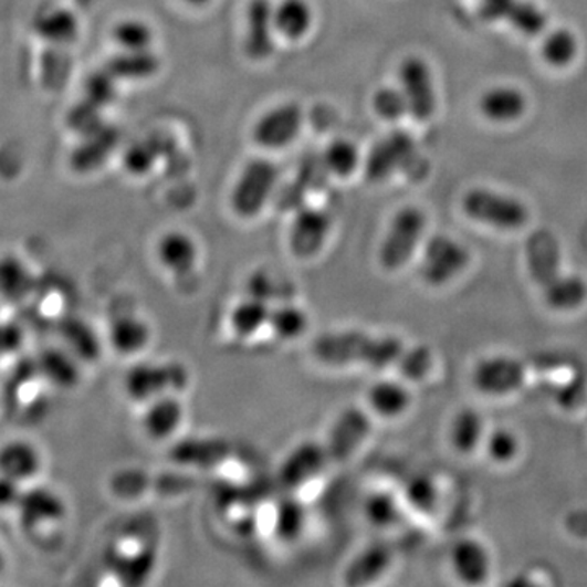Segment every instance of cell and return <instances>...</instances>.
<instances>
[{"instance_id": "6da1fadb", "label": "cell", "mask_w": 587, "mask_h": 587, "mask_svg": "<svg viewBox=\"0 0 587 587\" xmlns=\"http://www.w3.org/2000/svg\"><path fill=\"white\" fill-rule=\"evenodd\" d=\"M405 346L398 336L343 328L318 335L312 355L326 367H364L384 373L397 366Z\"/></svg>"}, {"instance_id": "7a4b0ae2", "label": "cell", "mask_w": 587, "mask_h": 587, "mask_svg": "<svg viewBox=\"0 0 587 587\" xmlns=\"http://www.w3.org/2000/svg\"><path fill=\"white\" fill-rule=\"evenodd\" d=\"M426 226L428 219L420 208L407 206L395 212L377 253L380 268L387 273L403 270L423 243Z\"/></svg>"}, {"instance_id": "3957f363", "label": "cell", "mask_w": 587, "mask_h": 587, "mask_svg": "<svg viewBox=\"0 0 587 587\" xmlns=\"http://www.w3.org/2000/svg\"><path fill=\"white\" fill-rule=\"evenodd\" d=\"M190 384V369L180 360H147L130 367L123 386L130 400L146 405L164 395H181Z\"/></svg>"}, {"instance_id": "277c9868", "label": "cell", "mask_w": 587, "mask_h": 587, "mask_svg": "<svg viewBox=\"0 0 587 587\" xmlns=\"http://www.w3.org/2000/svg\"><path fill=\"white\" fill-rule=\"evenodd\" d=\"M280 178L276 164L268 159H253L245 164L230 191V209L237 218H259L270 202Z\"/></svg>"}, {"instance_id": "5b68a950", "label": "cell", "mask_w": 587, "mask_h": 587, "mask_svg": "<svg viewBox=\"0 0 587 587\" xmlns=\"http://www.w3.org/2000/svg\"><path fill=\"white\" fill-rule=\"evenodd\" d=\"M467 218L497 230H520L527 224L528 209L520 199L489 188H472L462 199Z\"/></svg>"}, {"instance_id": "8992f818", "label": "cell", "mask_w": 587, "mask_h": 587, "mask_svg": "<svg viewBox=\"0 0 587 587\" xmlns=\"http://www.w3.org/2000/svg\"><path fill=\"white\" fill-rule=\"evenodd\" d=\"M157 260L170 274L181 293L188 294L198 286L199 247L190 233L170 230L157 242Z\"/></svg>"}, {"instance_id": "52a82bcc", "label": "cell", "mask_w": 587, "mask_h": 587, "mask_svg": "<svg viewBox=\"0 0 587 587\" xmlns=\"http://www.w3.org/2000/svg\"><path fill=\"white\" fill-rule=\"evenodd\" d=\"M398 87L407 99L408 115L428 122L438 109V92L431 65L423 57L407 56L398 65Z\"/></svg>"}, {"instance_id": "ba28073f", "label": "cell", "mask_w": 587, "mask_h": 587, "mask_svg": "<svg viewBox=\"0 0 587 587\" xmlns=\"http://www.w3.org/2000/svg\"><path fill=\"white\" fill-rule=\"evenodd\" d=\"M470 263V253L459 240L438 233L423 247L421 256V277L432 287L446 286L465 271Z\"/></svg>"}, {"instance_id": "9c48e42d", "label": "cell", "mask_w": 587, "mask_h": 587, "mask_svg": "<svg viewBox=\"0 0 587 587\" xmlns=\"http://www.w3.org/2000/svg\"><path fill=\"white\" fill-rule=\"evenodd\" d=\"M373 413L363 407H348L333 421L326 438L329 460L345 463L358 454L373 434Z\"/></svg>"}, {"instance_id": "30bf717a", "label": "cell", "mask_w": 587, "mask_h": 587, "mask_svg": "<svg viewBox=\"0 0 587 587\" xmlns=\"http://www.w3.org/2000/svg\"><path fill=\"white\" fill-rule=\"evenodd\" d=\"M304 109L298 103L284 102L271 106L253 125L252 137L264 150H283L301 136Z\"/></svg>"}, {"instance_id": "8fae6325", "label": "cell", "mask_w": 587, "mask_h": 587, "mask_svg": "<svg viewBox=\"0 0 587 587\" xmlns=\"http://www.w3.org/2000/svg\"><path fill=\"white\" fill-rule=\"evenodd\" d=\"M332 228V218L324 209H298L287 235L291 253L295 259L304 261L321 255L328 242Z\"/></svg>"}, {"instance_id": "7c38bea8", "label": "cell", "mask_w": 587, "mask_h": 587, "mask_svg": "<svg viewBox=\"0 0 587 587\" xmlns=\"http://www.w3.org/2000/svg\"><path fill=\"white\" fill-rule=\"evenodd\" d=\"M472 382L480 394L506 397L524 386L525 366L513 356H490L473 367Z\"/></svg>"}, {"instance_id": "4fadbf2b", "label": "cell", "mask_w": 587, "mask_h": 587, "mask_svg": "<svg viewBox=\"0 0 587 587\" xmlns=\"http://www.w3.org/2000/svg\"><path fill=\"white\" fill-rule=\"evenodd\" d=\"M276 29H274V2L271 0H250L245 10L243 29V53L253 63L270 60L276 50Z\"/></svg>"}, {"instance_id": "5bb4252c", "label": "cell", "mask_w": 587, "mask_h": 587, "mask_svg": "<svg viewBox=\"0 0 587 587\" xmlns=\"http://www.w3.org/2000/svg\"><path fill=\"white\" fill-rule=\"evenodd\" d=\"M328 462L332 460L325 444L315 441L301 442L281 463V482L291 491L304 489L324 473Z\"/></svg>"}, {"instance_id": "9a60e30c", "label": "cell", "mask_w": 587, "mask_h": 587, "mask_svg": "<svg viewBox=\"0 0 587 587\" xmlns=\"http://www.w3.org/2000/svg\"><path fill=\"white\" fill-rule=\"evenodd\" d=\"M196 480L191 475H150L144 470H119L113 475L112 490L119 497H139L140 494L157 490L164 494H184L195 490Z\"/></svg>"}, {"instance_id": "2e32d148", "label": "cell", "mask_w": 587, "mask_h": 587, "mask_svg": "<svg viewBox=\"0 0 587 587\" xmlns=\"http://www.w3.org/2000/svg\"><path fill=\"white\" fill-rule=\"evenodd\" d=\"M525 259L531 280L541 293L554 286L563 277L562 250L551 232L534 233L525 245Z\"/></svg>"}, {"instance_id": "e0dca14e", "label": "cell", "mask_w": 587, "mask_h": 587, "mask_svg": "<svg viewBox=\"0 0 587 587\" xmlns=\"http://www.w3.org/2000/svg\"><path fill=\"white\" fill-rule=\"evenodd\" d=\"M230 452L232 448L226 439L205 436L178 441L171 446L168 457L181 469L211 470L222 465L229 459Z\"/></svg>"}, {"instance_id": "ac0fdd59", "label": "cell", "mask_w": 587, "mask_h": 587, "mask_svg": "<svg viewBox=\"0 0 587 587\" xmlns=\"http://www.w3.org/2000/svg\"><path fill=\"white\" fill-rule=\"evenodd\" d=\"M415 154V143L407 133H395L377 140L370 149L369 156L364 160L367 178L370 181H382L394 175L398 168L403 167Z\"/></svg>"}, {"instance_id": "d6986e66", "label": "cell", "mask_w": 587, "mask_h": 587, "mask_svg": "<svg viewBox=\"0 0 587 587\" xmlns=\"http://www.w3.org/2000/svg\"><path fill=\"white\" fill-rule=\"evenodd\" d=\"M15 510H19L20 521L27 531L57 524L65 517L63 497L44 486L23 491Z\"/></svg>"}, {"instance_id": "ffe728a7", "label": "cell", "mask_w": 587, "mask_h": 587, "mask_svg": "<svg viewBox=\"0 0 587 587\" xmlns=\"http://www.w3.org/2000/svg\"><path fill=\"white\" fill-rule=\"evenodd\" d=\"M143 424L144 434L153 441H167L177 434L178 429L184 426L185 403L180 400V395H164L144 405Z\"/></svg>"}, {"instance_id": "44dd1931", "label": "cell", "mask_w": 587, "mask_h": 587, "mask_svg": "<svg viewBox=\"0 0 587 587\" xmlns=\"http://www.w3.org/2000/svg\"><path fill=\"white\" fill-rule=\"evenodd\" d=\"M106 338L116 355L130 358V356L140 355L150 345L153 328L149 322L140 315L134 312H122L109 322Z\"/></svg>"}, {"instance_id": "7402d4cb", "label": "cell", "mask_w": 587, "mask_h": 587, "mask_svg": "<svg viewBox=\"0 0 587 587\" xmlns=\"http://www.w3.org/2000/svg\"><path fill=\"white\" fill-rule=\"evenodd\" d=\"M411 391L403 379H379L367 391V410L382 420H397L411 407Z\"/></svg>"}, {"instance_id": "603a6c76", "label": "cell", "mask_w": 587, "mask_h": 587, "mask_svg": "<svg viewBox=\"0 0 587 587\" xmlns=\"http://www.w3.org/2000/svg\"><path fill=\"white\" fill-rule=\"evenodd\" d=\"M451 565L460 581L480 586L489 579L491 558L485 545L475 538H462L452 548Z\"/></svg>"}, {"instance_id": "cb8c5ba5", "label": "cell", "mask_w": 587, "mask_h": 587, "mask_svg": "<svg viewBox=\"0 0 587 587\" xmlns=\"http://www.w3.org/2000/svg\"><path fill=\"white\" fill-rule=\"evenodd\" d=\"M40 449L32 442L15 439L0 446V475L27 485L41 472Z\"/></svg>"}, {"instance_id": "d4e9b609", "label": "cell", "mask_w": 587, "mask_h": 587, "mask_svg": "<svg viewBox=\"0 0 587 587\" xmlns=\"http://www.w3.org/2000/svg\"><path fill=\"white\" fill-rule=\"evenodd\" d=\"M479 108L489 122L510 125L527 112V98L520 88L497 85L482 95Z\"/></svg>"}, {"instance_id": "484cf974", "label": "cell", "mask_w": 587, "mask_h": 587, "mask_svg": "<svg viewBox=\"0 0 587 587\" xmlns=\"http://www.w3.org/2000/svg\"><path fill=\"white\" fill-rule=\"evenodd\" d=\"M315 12L308 0H280L274 3V29L287 41H302L314 29Z\"/></svg>"}, {"instance_id": "4316f807", "label": "cell", "mask_w": 587, "mask_h": 587, "mask_svg": "<svg viewBox=\"0 0 587 587\" xmlns=\"http://www.w3.org/2000/svg\"><path fill=\"white\" fill-rule=\"evenodd\" d=\"M391 566V551L386 545L364 548L345 569V585L363 587L376 585Z\"/></svg>"}, {"instance_id": "83f0119b", "label": "cell", "mask_w": 587, "mask_h": 587, "mask_svg": "<svg viewBox=\"0 0 587 587\" xmlns=\"http://www.w3.org/2000/svg\"><path fill=\"white\" fill-rule=\"evenodd\" d=\"M270 302L247 295L233 305L229 314V328L239 339H250L268 328L270 322Z\"/></svg>"}, {"instance_id": "f1b7e54d", "label": "cell", "mask_w": 587, "mask_h": 587, "mask_svg": "<svg viewBox=\"0 0 587 587\" xmlns=\"http://www.w3.org/2000/svg\"><path fill=\"white\" fill-rule=\"evenodd\" d=\"M311 318L307 312L291 301H281L271 307L268 328L281 342H295L307 333Z\"/></svg>"}, {"instance_id": "f546056e", "label": "cell", "mask_w": 587, "mask_h": 587, "mask_svg": "<svg viewBox=\"0 0 587 587\" xmlns=\"http://www.w3.org/2000/svg\"><path fill=\"white\" fill-rule=\"evenodd\" d=\"M545 304L556 312H573L586 304L587 284L581 276L563 274L562 280L542 293Z\"/></svg>"}, {"instance_id": "4dcf8cb0", "label": "cell", "mask_w": 587, "mask_h": 587, "mask_svg": "<svg viewBox=\"0 0 587 587\" xmlns=\"http://www.w3.org/2000/svg\"><path fill=\"white\" fill-rule=\"evenodd\" d=\"M449 438L459 454L469 455L475 452L483 439V420L479 411L473 408L460 410L452 420Z\"/></svg>"}, {"instance_id": "1f68e13d", "label": "cell", "mask_w": 587, "mask_h": 587, "mask_svg": "<svg viewBox=\"0 0 587 587\" xmlns=\"http://www.w3.org/2000/svg\"><path fill=\"white\" fill-rule=\"evenodd\" d=\"M363 164L359 147L349 139H335L325 147L324 165L326 171L336 178H349Z\"/></svg>"}, {"instance_id": "d6a6232c", "label": "cell", "mask_w": 587, "mask_h": 587, "mask_svg": "<svg viewBox=\"0 0 587 587\" xmlns=\"http://www.w3.org/2000/svg\"><path fill=\"white\" fill-rule=\"evenodd\" d=\"M112 38L116 46L125 53H140L153 48L154 30L143 20L126 19L116 23Z\"/></svg>"}, {"instance_id": "836d02e7", "label": "cell", "mask_w": 587, "mask_h": 587, "mask_svg": "<svg viewBox=\"0 0 587 587\" xmlns=\"http://www.w3.org/2000/svg\"><path fill=\"white\" fill-rule=\"evenodd\" d=\"M434 367V353L428 345L405 346L397 369L405 382H423Z\"/></svg>"}, {"instance_id": "e575fe53", "label": "cell", "mask_w": 587, "mask_h": 587, "mask_svg": "<svg viewBox=\"0 0 587 587\" xmlns=\"http://www.w3.org/2000/svg\"><path fill=\"white\" fill-rule=\"evenodd\" d=\"M307 524V511L297 500H284L274 513V535L283 542L301 537Z\"/></svg>"}, {"instance_id": "d590c367", "label": "cell", "mask_w": 587, "mask_h": 587, "mask_svg": "<svg viewBox=\"0 0 587 587\" xmlns=\"http://www.w3.org/2000/svg\"><path fill=\"white\" fill-rule=\"evenodd\" d=\"M65 353L57 352V349L44 353L41 359L38 360V369L51 382L65 387V389H71L78 382V367L75 366L71 356L65 355Z\"/></svg>"}, {"instance_id": "8d00e7d4", "label": "cell", "mask_w": 587, "mask_h": 587, "mask_svg": "<svg viewBox=\"0 0 587 587\" xmlns=\"http://www.w3.org/2000/svg\"><path fill=\"white\" fill-rule=\"evenodd\" d=\"M364 516L374 527L389 528L400 521V503L394 494L387 493V491H376L366 497Z\"/></svg>"}, {"instance_id": "74e56055", "label": "cell", "mask_w": 587, "mask_h": 587, "mask_svg": "<svg viewBox=\"0 0 587 587\" xmlns=\"http://www.w3.org/2000/svg\"><path fill=\"white\" fill-rule=\"evenodd\" d=\"M370 106L377 118L390 125L401 122L408 115L407 99L398 85L397 87L386 85V87L377 88L370 98Z\"/></svg>"}, {"instance_id": "f35d334b", "label": "cell", "mask_w": 587, "mask_h": 587, "mask_svg": "<svg viewBox=\"0 0 587 587\" xmlns=\"http://www.w3.org/2000/svg\"><path fill=\"white\" fill-rule=\"evenodd\" d=\"M578 53V41L568 30H555L542 43V57L554 67L568 65Z\"/></svg>"}, {"instance_id": "ab89813d", "label": "cell", "mask_w": 587, "mask_h": 587, "mask_svg": "<svg viewBox=\"0 0 587 587\" xmlns=\"http://www.w3.org/2000/svg\"><path fill=\"white\" fill-rule=\"evenodd\" d=\"M65 338L74 349V355L84 360H97L102 355V342L91 325L82 321L71 322L65 326Z\"/></svg>"}, {"instance_id": "60d3db41", "label": "cell", "mask_w": 587, "mask_h": 587, "mask_svg": "<svg viewBox=\"0 0 587 587\" xmlns=\"http://www.w3.org/2000/svg\"><path fill=\"white\" fill-rule=\"evenodd\" d=\"M159 57L153 51H140V53H125L116 57L112 63L116 75L130 78H146L159 71Z\"/></svg>"}, {"instance_id": "b9f144b4", "label": "cell", "mask_w": 587, "mask_h": 587, "mask_svg": "<svg viewBox=\"0 0 587 587\" xmlns=\"http://www.w3.org/2000/svg\"><path fill=\"white\" fill-rule=\"evenodd\" d=\"M485 448L491 462L506 465L520 454L521 442L511 429L497 428L486 438Z\"/></svg>"}, {"instance_id": "7bdbcfd3", "label": "cell", "mask_w": 587, "mask_h": 587, "mask_svg": "<svg viewBox=\"0 0 587 587\" xmlns=\"http://www.w3.org/2000/svg\"><path fill=\"white\" fill-rule=\"evenodd\" d=\"M405 500L420 513H431L438 504V486L429 476L417 475L405 486Z\"/></svg>"}, {"instance_id": "ee69618b", "label": "cell", "mask_w": 587, "mask_h": 587, "mask_svg": "<svg viewBox=\"0 0 587 587\" xmlns=\"http://www.w3.org/2000/svg\"><path fill=\"white\" fill-rule=\"evenodd\" d=\"M157 156H159V153H157V147L154 146V143L140 140V143L129 147L128 153H126V167H128L130 174L146 175L156 164Z\"/></svg>"}, {"instance_id": "f6af8a7d", "label": "cell", "mask_w": 587, "mask_h": 587, "mask_svg": "<svg viewBox=\"0 0 587 587\" xmlns=\"http://www.w3.org/2000/svg\"><path fill=\"white\" fill-rule=\"evenodd\" d=\"M507 17L513 19L514 25L522 32L538 33L544 29V17L541 15L537 9L527 6V3L514 7V10H510Z\"/></svg>"}, {"instance_id": "bcb514c9", "label": "cell", "mask_w": 587, "mask_h": 587, "mask_svg": "<svg viewBox=\"0 0 587 587\" xmlns=\"http://www.w3.org/2000/svg\"><path fill=\"white\" fill-rule=\"evenodd\" d=\"M23 491L25 489H23L22 483L15 482L9 476L0 475V510L6 511L17 507Z\"/></svg>"}, {"instance_id": "7dc6e473", "label": "cell", "mask_w": 587, "mask_h": 587, "mask_svg": "<svg viewBox=\"0 0 587 587\" xmlns=\"http://www.w3.org/2000/svg\"><path fill=\"white\" fill-rule=\"evenodd\" d=\"M181 2L187 3V6L196 7V9H201V7L209 6L212 0H181Z\"/></svg>"}, {"instance_id": "c3c4849f", "label": "cell", "mask_w": 587, "mask_h": 587, "mask_svg": "<svg viewBox=\"0 0 587 587\" xmlns=\"http://www.w3.org/2000/svg\"><path fill=\"white\" fill-rule=\"evenodd\" d=\"M3 558L2 555H0V568H2Z\"/></svg>"}]
</instances>
